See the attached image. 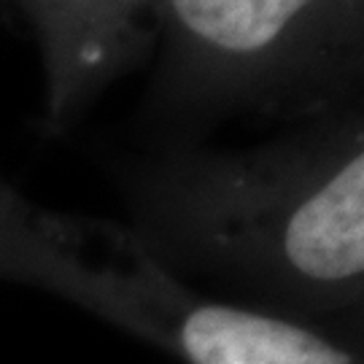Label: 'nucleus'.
Here are the masks:
<instances>
[{
  "instance_id": "f257e3e1",
  "label": "nucleus",
  "mask_w": 364,
  "mask_h": 364,
  "mask_svg": "<svg viewBox=\"0 0 364 364\" xmlns=\"http://www.w3.org/2000/svg\"><path fill=\"white\" fill-rule=\"evenodd\" d=\"M156 87L230 97L364 76V0H156Z\"/></svg>"
},
{
  "instance_id": "f03ea898",
  "label": "nucleus",
  "mask_w": 364,
  "mask_h": 364,
  "mask_svg": "<svg viewBox=\"0 0 364 364\" xmlns=\"http://www.w3.org/2000/svg\"><path fill=\"white\" fill-rule=\"evenodd\" d=\"M0 19L27 33L49 114L65 119L95 90L151 57L156 0H0Z\"/></svg>"
},
{
  "instance_id": "7ed1b4c3",
  "label": "nucleus",
  "mask_w": 364,
  "mask_h": 364,
  "mask_svg": "<svg viewBox=\"0 0 364 364\" xmlns=\"http://www.w3.org/2000/svg\"><path fill=\"white\" fill-rule=\"evenodd\" d=\"M281 248L297 273L316 281L364 273V146L289 208Z\"/></svg>"
},
{
  "instance_id": "20e7f679",
  "label": "nucleus",
  "mask_w": 364,
  "mask_h": 364,
  "mask_svg": "<svg viewBox=\"0 0 364 364\" xmlns=\"http://www.w3.org/2000/svg\"><path fill=\"white\" fill-rule=\"evenodd\" d=\"M181 343L192 364H351L302 326L224 305L192 313Z\"/></svg>"
}]
</instances>
